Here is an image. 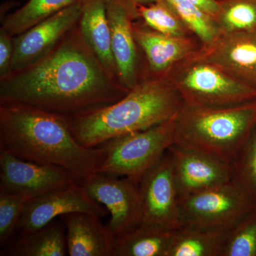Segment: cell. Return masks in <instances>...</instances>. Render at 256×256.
<instances>
[{"mask_svg":"<svg viewBox=\"0 0 256 256\" xmlns=\"http://www.w3.org/2000/svg\"><path fill=\"white\" fill-rule=\"evenodd\" d=\"M128 92L87 44L78 24L42 60L0 78V102L65 117L110 105Z\"/></svg>","mask_w":256,"mask_h":256,"instance_id":"1","label":"cell"},{"mask_svg":"<svg viewBox=\"0 0 256 256\" xmlns=\"http://www.w3.org/2000/svg\"><path fill=\"white\" fill-rule=\"evenodd\" d=\"M0 151L63 168L80 184L96 172L106 149L104 144L96 148L80 144L65 116L18 102H0Z\"/></svg>","mask_w":256,"mask_h":256,"instance_id":"2","label":"cell"},{"mask_svg":"<svg viewBox=\"0 0 256 256\" xmlns=\"http://www.w3.org/2000/svg\"><path fill=\"white\" fill-rule=\"evenodd\" d=\"M183 104L166 76H154L144 70L137 85L120 100L66 118L76 140L82 146L96 148L172 119Z\"/></svg>","mask_w":256,"mask_h":256,"instance_id":"3","label":"cell"},{"mask_svg":"<svg viewBox=\"0 0 256 256\" xmlns=\"http://www.w3.org/2000/svg\"><path fill=\"white\" fill-rule=\"evenodd\" d=\"M256 127V100L225 107L183 104L174 120V144L232 164Z\"/></svg>","mask_w":256,"mask_h":256,"instance_id":"4","label":"cell"},{"mask_svg":"<svg viewBox=\"0 0 256 256\" xmlns=\"http://www.w3.org/2000/svg\"><path fill=\"white\" fill-rule=\"evenodd\" d=\"M194 53L175 64L165 76L184 104L216 108L256 100V86L232 76Z\"/></svg>","mask_w":256,"mask_h":256,"instance_id":"5","label":"cell"},{"mask_svg":"<svg viewBox=\"0 0 256 256\" xmlns=\"http://www.w3.org/2000/svg\"><path fill=\"white\" fill-rule=\"evenodd\" d=\"M176 116L149 129L104 143L105 158L96 172L140 182L174 144Z\"/></svg>","mask_w":256,"mask_h":256,"instance_id":"6","label":"cell"},{"mask_svg":"<svg viewBox=\"0 0 256 256\" xmlns=\"http://www.w3.org/2000/svg\"><path fill=\"white\" fill-rule=\"evenodd\" d=\"M256 208L232 181L180 198V228L230 230Z\"/></svg>","mask_w":256,"mask_h":256,"instance_id":"7","label":"cell"},{"mask_svg":"<svg viewBox=\"0 0 256 256\" xmlns=\"http://www.w3.org/2000/svg\"><path fill=\"white\" fill-rule=\"evenodd\" d=\"M80 184L89 196L108 210L111 218L107 226L116 236L142 224V200L139 182L96 172Z\"/></svg>","mask_w":256,"mask_h":256,"instance_id":"8","label":"cell"},{"mask_svg":"<svg viewBox=\"0 0 256 256\" xmlns=\"http://www.w3.org/2000/svg\"><path fill=\"white\" fill-rule=\"evenodd\" d=\"M142 200L141 225L176 230L180 228V196L169 150L139 182Z\"/></svg>","mask_w":256,"mask_h":256,"instance_id":"9","label":"cell"},{"mask_svg":"<svg viewBox=\"0 0 256 256\" xmlns=\"http://www.w3.org/2000/svg\"><path fill=\"white\" fill-rule=\"evenodd\" d=\"M84 212L104 217L108 214L77 182L33 197L25 205L18 229L20 234L30 233L45 226L67 214Z\"/></svg>","mask_w":256,"mask_h":256,"instance_id":"10","label":"cell"},{"mask_svg":"<svg viewBox=\"0 0 256 256\" xmlns=\"http://www.w3.org/2000/svg\"><path fill=\"white\" fill-rule=\"evenodd\" d=\"M82 12V0H77L13 36V56L10 74L26 68L48 54L64 36L78 24Z\"/></svg>","mask_w":256,"mask_h":256,"instance_id":"11","label":"cell"},{"mask_svg":"<svg viewBox=\"0 0 256 256\" xmlns=\"http://www.w3.org/2000/svg\"><path fill=\"white\" fill-rule=\"evenodd\" d=\"M169 151L180 198L232 182V164L216 156L175 144Z\"/></svg>","mask_w":256,"mask_h":256,"instance_id":"12","label":"cell"},{"mask_svg":"<svg viewBox=\"0 0 256 256\" xmlns=\"http://www.w3.org/2000/svg\"><path fill=\"white\" fill-rule=\"evenodd\" d=\"M76 181L63 168L26 161L0 151V193L28 194L34 197Z\"/></svg>","mask_w":256,"mask_h":256,"instance_id":"13","label":"cell"},{"mask_svg":"<svg viewBox=\"0 0 256 256\" xmlns=\"http://www.w3.org/2000/svg\"><path fill=\"white\" fill-rule=\"evenodd\" d=\"M194 54L256 87V30L220 35Z\"/></svg>","mask_w":256,"mask_h":256,"instance_id":"14","label":"cell"},{"mask_svg":"<svg viewBox=\"0 0 256 256\" xmlns=\"http://www.w3.org/2000/svg\"><path fill=\"white\" fill-rule=\"evenodd\" d=\"M132 30L138 48L146 58V70L154 76H165L175 64L202 46L196 37L168 36L148 28L140 18L133 22Z\"/></svg>","mask_w":256,"mask_h":256,"instance_id":"15","label":"cell"},{"mask_svg":"<svg viewBox=\"0 0 256 256\" xmlns=\"http://www.w3.org/2000/svg\"><path fill=\"white\" fill-rule=\"evenodd\" d=\"M106 8L118 78L121 85L130 90L137 85L143 70L140 62V50L133 34L134 20L117 0H106Z\"/></svg>","mask_w":256,"mask_h":256,"instance_id":"16","label":"cell"},{"mask_svg":"<svg viewBox=\"0 0 256 256\" xmlns=\"http://www.w3.org/2000/svg\"><path fill=\"white\" fill-rule=\"evenodd\" d=\"M60 218L65 226L68 256H114L116 236L100 216L76 212Z\"/></svg>","mask_w":256,"mask_h":256,"instance_id":"17","label":"cell"},{"mask_svg":"<svg viewBox=\"0 0 256 256\" xmlns=\"http://www.w3.org/2000/svg\"><path fill=\"white\" fill-rule=\"evenodd\" d=\"M82 2L78 26L82 36L106 70L118 80L111 48L106 0H82Z\"/></svg>","mask_w":256,"mask_h":256,"instance_id":"18","label":"cell"},{"mask_svg":"<svg viewBox=\"0 0 256 256\" xmlns=\"http://www.w3.org/2000/svg\"><path fill=\"white\" fill-rule=\"evenodd\" d=\"M68 255L65 226L62 220H53L45 226L20 234L18 240L1 252L8 256H65Z\"/></svg>","mask_w":256,"mask_h":256,"instance_id":"19","label":"cell"},{"mask_svg":"<svg viewBox=\"0 0 256 256\" xmlns=\"http://www.w3.org/2000/svg\"><path fill=\"white\" fill-rule=\"evenodd\" d=\"M174 232L140 225L116 236L114 256H166Z\"/></svg>","mask_w":256,"mask_h":256,"instance_id":"20","label":"cell"},{"mask_svg":"<svg viewBox=\"0 0 256 256\" xmlns=\"http://www.w3.org/2000/svg\"><path fill=\"white\" fill-rule=\"evenodd\" d=\"M232 229L207 230L181 227L175 230L166 256H222Z\"/></svg>","mask_w":256,"mask_h":256,"instance_id":"21","label":"cell"},{"mask_svg":"<svg viewBox=\"0 0 256 256\" xmlns=\"http://www.w3.org/2000/svg\"><path fill=\"white\" fill-rule=\"evenodd\" d=\"M77 0H28L20 9L3 18L1 28L14 36L70 6Z\"/></svg>","mask_w":256,"mask_h":256,"instance_id":"22","label":"cell"},{"mask_svg":"<svg viewBox=\"0 0 256 256\" xmlns=\"http://www.w3.org/2000/svg\"><path fill=\"white\" fill-rule=\"evenodd\" d=\"M220 2V12L214 21L220 35L256 30V0Z\"/></svg>","mask_w":256,"mask_h":256,"instance_id":"23","label":"cell"},{"mask_svg":"<svg viewBox=\"0 0 256 256\" xmlns=\"http://www.w3.org/2000/svg\"><path fill=\"white\" fill-rule=\"evenodd\" d=\"M138 12L139 18L154 31L171 36H194L164 0L150 4L141 5L138 8Z\"/></svg>","mask_w":256,"mask_h":256,"instance_id":"24","label":"cell"},{"mask_svg":"<svg viewBox=\"0 0 256 256\" xmlns=\"http://www.w3.org/2000/svg\"><path fill=\"white\" fill-rule=\"evenodd\" d=\"M202 45L210 44L220 36L214 20L188 0H164Z\"/></svg>","mask_w":256,"mask_h":256,"instance_id":"25","label":"cell"},{"mask_svg":"<svg viewBox=\"0 0 256 256\" xmlns=\"http://www.w3.org/2000/svg\"><path fill=\"white\" fill-rule=\"evenodd\" d=\"M232 181L256 205V127L232 164Z\"/></svg>","mask_w":256,"mask_h":256,"instance_id":"26","label":"cell"},{"mask_svg":"<svg viewBox=\"0 0 256 256\" xmlns=\"http://www.w3.org/2000/svg\"><path fill=\"white\" fill-rule=\"evenodd\" d=\"M222 256H256V208L229 232Z\"/></svg>","mask_w":256,"mask_h":256,"instance_id":"27","label":"cell"},{"mask_svg":"<svg viewBox=\"0 0 256 256\" xmlns=\"http://www.w3.org/2000/svg\"><path fill=\"white\" fill-rule=\"evenodd\" d=\"M22 193H0V244L8 242L18 229L25 205L33 198Z\"/></svg>","mask_w":256,"mask_h":256,"instance_id":"28","label":"cell"},{"mask_svg":"<svg viewBox=\"0 0 256 256\" xmlns=\"http://www.w3.org/2000/svg\"><path fill=\"white\" fill-rule=\"evenodd\" d=\"M13 56V36L0 28V78L10 73Z\"/></svg>","mask_w":256,"mask_h":256,"instance_id":"29","label":"cell"},{"mask_svg":"<svg viewBox=\"0 0 256 256\" xmlns=\"http://www.w3.org/2000/svg\"><path fill=\"white\" fill-rule=\"evenodd\" d=\"M188 2L210 15L212 18H214L218 14L220 10V0H188Z\"/></svg>","mask_w":256,"mask_h":256,"instance_id":"30","label":"cell"},{"mask_svg":"<svg viewBox=\"0 0 256 256\" xmlns=\"http://www.w3.org/2000/svg\"><path fill=\"white\" fill-rule=\"evenodd\" d=\"M128 10L134 20L139 18L138 8L141 5H148L159 2L160 0H117Z\"/></svg>","mask_w":256,"mask_h":256,"instance_id":"31","label":"cell"}]
</instances>
